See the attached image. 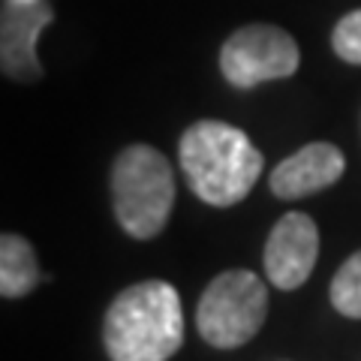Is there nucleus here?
<instances>
[{
	"mask_svg": "<svg viewBox=\"0 0 361 361\" xmlns=\"http://www.w3.org/2000/svg\"><path fill=\"white\" fill-rule=\"evenodd\" d=\"M178 157L190 190L214 208H229L247 199L265 166L250 135L223 121H196L187 127Z\"/></svg>",
	"mask_w": 361,
	"mask_h": 361,
	"instance_id": "1",
	"label": "nucleus"
},
{
	"mask_svg": "<svg viewBox=\"0 0 361 361\" xmlns=\"http://www.w3.org/2000/svg\"><path fill=\"white\" fill-rule=\"evenodd\" d=\"M111 361H169L184 343V310L175 286L145 280L109 304L103 325Z\"/></svg>",
	"mask_w": 361,
	"mask_h": 361,
	"instance_id": "2",
	"label": "nucleus"
},
{
	"mask_svg": "<svg viewBox=\"0 0 361 361\" xmlns=\"http://www.w3.org/2000/svg\"><path fill=\"white\" fill-rule=\"evenodd\" d=\"M111 205L121 229L135 241L157 238L175 205V172L151 145H130L111 166Z\"/></svg>",
	"mask_w": 361,
	"mask_h": 361,
	"instance_id": "3",
	"label": "nucleus"
},
{
	"mask_svg": "<svg viewBox=\"0 0 361 361\" xmlns=\"http://www.w3.org/2000/svg\"><path fill=\"white\" fill-rule=\"evenodd\" d=\"M268 316V289L253 271H223L202 292L196 307V329L205 343L217 349H238L259 334Z\"/></svg>",
	"mask_w": 361,
	"mask_h": 361,
	"instance_id": "4",
	"label": "nucleus"
},
{
	"mask_svg": "<svg viewBox=\"0 0 361 361\" xmlns=\"http://www.w3.org/2000/svg\"><path fill=\"white\" fill-rule=\"evenodd\" d=\"M298 63V42L277 25H247L235 30L220 49V70L226 82L241 90L274 78H289Z\"/></svg>",
	"mask_w": 361,
	"mask_h": 361,
	"instance_id": "5",
	"label": "nucleus"
},
{
	"mask_svg": "<svg viewBox=\"0 0 361 361\" xmlns=\"http://www.w3.org/2000/svg\"><path fill=\"white\" fill-rule=\"evenodd\" d=\"M54 21L49 0H4L0 9V66L6 78L37 82L42 66L37 58L39 33Z\"/></svg>",
	"mask_w": 361,
	"mask_h": 361,
	"instance_id": "6",
	"label": "nucleus"
},
{
	"mask_svg": "<svg viewBox=\"0 0 361 361\" xmlns=\"http://www.w3.org/2000/svg\"><path fill=\"white\" fill-rule=\"evenodd\" d=\"M319 256V229L301 211L283 214L265 241V274L277 289L292 292L307 283Z\"/></svg>",
	"mask_w": 361,
	"mask_h": 361,
	"instance_id": "7",
	"label": "nucleus"
},
{
	"mask_svg": "<svg viewBox=\"0 0 361 361\" xmlns=\"http://www.w3.org/2000/svg\"><path fill=\"white\" fill-rule=\"evenodd\" d=\"M346 160L337 145L331 142H310L301 151L286 157L277 169H271L268 187L277 199H304L341 180Z\"/></svg>",
	"mask_w": 361,
	"mask_h": 361,
	"instance_id": "8",
	"label": "nucleus"
},
{
	"mask_svg": "<svg viewBox=\"0 0 361 361\" xmlns=\"http://www.w3.org/2000/svg\"><path fill=\"white\" fill-rule=\"evenodd\" d=\"M39 283V265L33 247L21 235L6 232L0 238V295L21 298Z\"/></svg>",
	"mask_w": 361,
	"mask_h": 361,
	"instance_id": "9",
	"label": "nucleus"
},
{
	"mask_svg": "<svg viewBox=\"0 0 361 361\" xmlns=\"http://www.w3.org/2000/svg\"><path fill=\"white\" fill-rule=\"evenodd\" d=\"M331 304L349 319H361V250L337 268L331 280Z\"/></svg>",
	"mask_w": 361,
	"mask_h": 361,
	"instance_id": "10",
	"label": "nucleus"
},
{
	"mask_svg": "<svg viewBox=\"0 0 361 361\" xmlns=\"http://www.w3.org/2000/svg\"><path fill=\"white\" fill-rule=\"evenodd\" d=\"M331 49L341 61L361 66V9L343 16L331 30Z\"/></svg>",
	"mask_w": 361,
	"mask_h": 361,
	"instance_id": "11",
	"label": "nucleus"
}]
</instances>
